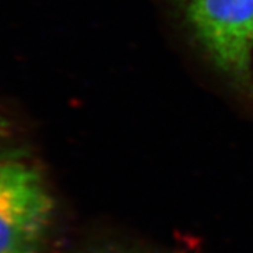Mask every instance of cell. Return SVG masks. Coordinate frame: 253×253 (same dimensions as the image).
Segmentation results:
<instances>
[{
    "label": "cell",
    "mask_w": 253,
    "mask_h": 253,
    "mask_svg": "<svg viewBox=\"0 0 253 253\" xmlns=\"http://www.w3.org/2000/svg\"><path fill=\"white\" fill-rule=\"evenodd\" d=\"M193 34L219 72L253 91V0H181Z\"/></svg>",
    "instance_id": "cell-1"
},
{
    "label": "cell",
    "mask_w": 253,
    "mask_h": 253,
    "mask_svg": "<svg viewBox=\"0 0 253 253\" xmlns=\"http://www.w3.org/2000/svg\"><path fill=\"white\" fill-rule=\"evenodd\" d=\"M54 200L40 170L9 154L0 159V253H41Z\"/></svg>",
    "instance_id": "cell-2"
},
{
    "label": "cell",
    "mask_w": 253,
    "mask_h": 253,
    "mask_svg": "<svg viewBox=\"0 0 253 253\" xmlns=\"http://www.w3.org/2000/svg\"><path fill=\"white\" fill-rule=\"evenodd\" d=\"M3 156H4V154H1V152H0V159H1Z\"/></svg>",
    "instance_id": "cell-3"
}]
</instances>
